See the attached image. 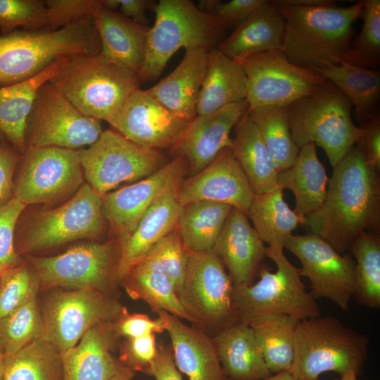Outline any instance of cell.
I'll return each mask as SVG.
<instances>
[{
    "label": "cell",
    "instance_id": "obj_1",
    "mask_svg": "<svg viewBox=\"0 0 380 380\" xmlns=\"http://www.w3.org/2000/svg\"><path fill=\"white\" fill-rule=\"evenodd\" d=\"M303 224L341 254L362 232L379 233V176L357 146L333 168L323 204Z\"/></svg>",
    "mask_w": 380,
    "mask_h": 380
},
{
    "label": "cell",
    "instance_id": "obj_2",
    "mask_svg": "<svg viewBox=\"0 0 380 380\" xmlns=\"http://www.w3.org/2000/svg\"><path fill=\"white\" fill-rule=\"evenodd\" d=\"M273 2L285 20L281 51L291 63L315 71L345 61L355 36L353 23L361 17L362 1L347 7L334 1L315 6Z\"/></svg>",
    "mask_w": 380,
    "mask_h": 380
},
{
    "label": "cell",
    "instance_id": "obj_3",
    "mask_svg": "<svg viewBox=\"0 0 380 380\" xmlns=\"http://www.w3.org/2000/svg\"><path fill=\"white\" fill-rule=\"evenodd\" d=\"M101 49L91 16L55 30L18 29L1 34L0 87L30 79L64 56L96 54Z\"/></svg>",
    "mask_w": 380,
    "mask_h": 380
},
{
    "label": "cell",
    "instance_id": "obj_4",
    "mask_svg": "<svg viewBox=\"0 0 380 380\" xmlns=\"http://www.w3.org/2000/svg\"><path fill=\"white\" fill-rule=\"evenodd\" d=\"M49 82L83 114L110 125L140 88L137 75L96 54H73Z\"/></svg>",
    "mask_w": 380,
    "mask_h": 380
},
{
    "label": "cell",
    "instance_id": "obj_5",
    "mask_svg": "<svg viewBox=\"0 0 380 380\" xmlns=\"http://www.w3.org/2000/svg\"><path fill=\"white\" fill-rule=\"evenodd\" d=\"M369 340L332 316L300 320L294 340V358L289 372L296 380L317 379L326 372L341 376L349 371L363 372Z\"/></svg>",
    "mask_w": 380,
    "mask_h": 380
},
{
    "label": "cell",
    "instance_id": "obj_6",
    "mask_svg": "<svg viewBox=\"0 0 380 380\" xmlns=\"http://www.w3.org/2000/svg\"><path fill=\"white\" fill-rule=\"evenodd\" d=\"M156 18L149 28L139 81L156 80L170 58L184 48H217L225 37V29L210 13L191 0H160L154 8Z\"/></svg>",
    "mask_w": 380,
    "mask_h": 380
},
{
    "label": "cell",
    "instance_id": "obj_7",
    "mask_svg": "<svg viewBox=\"0 0 380 380\" xmlns=\"http://www.w3.org/2000/svg\"><path fill=\"white\" fill-rule=\"evenodd\" d=\"M352 108L346 95L327 80L315 92L286 107L293 141L299 148L310 143L321 147L334 168L363 132L353 122Z\"/></svg>",
    "mask_w": 380,
    "mask_h": 380
},
{
    "label": "cell",
    "instance_id": "obj_8",
    "mask_svg": "<svg viewBox=\"0 0 380 380\" xmlns=\"http://www.w3.org/2000/svg\"><path fill=\"white\" fill-rule=\"evenodd\" d=\"M282 247H266L265 255L276 264L272 272L260 267V280L251 285L234 284L233 301L238 320L248 324L267 313H284L298 319L321 316L320 309L302 282L300 270L284 254Z\"/></svg>",
    "mask_w": 380,
    "mask_h": 380
},
{
    "label": "cell",
    "instance_id": "obj_9",
    "mask_svg": "<svg viewBox=\"0 0 380 380\" xmlns=\"http://www.w3.org/2000/svg\"><path fill=\"white\" fill-rule=\"evenodd\" d=\"M121 241L75 246L50 257L30 260L41 291L56 288L91 289L113 296L118 279Z\"/></svg>",
    "mask_w": 380,
    "mask_h": 380
},
{
    "label": "cell",
    "instance_id": "obj_10",
    "mask_svg": "<svg viewBox=\"0 0 380 380\" xmlns=\"http://www.w3.org/2000/svg\"><path fill=\"white\" fill-rule=\"evenodd\" d=\"M39 308L42 338L60 354L92 327L114 322L127 310L113 296L91 289L51 291Z\"/></svg>",
    "mask_w": 380,
    "mask_h": 380
},
{
    "label": "cell",
    "instance_id": "obj_11",
    "mask_svg": "<svg viewBox=\"0 0 380 380\" xmlns=\"http://www.w3.org/2000/svg\"><path fill=\"white\" fill-rule=\"evenodd\" d=\"M234 283L213 251H189L179 300L194 324L216 334L238 320L233 301Z\"/></svg>",
    "mask_w": 380,
    "mask_h": 380
},
{
    "label": "cell",
    "instance_id": "obj_12",
    "mask_svg": "<svg viewBox=\"0 0 380 380\" xmlns=\"http://www.w3.org/2000/svg\"><path fill=\"white\" fill-rule=\"evenodd\" d=\"M80 155L88 184L101 196L123 182L151 175L169 162L161 150L139 146L113 129L103 131Z\"/></svg>",
    "mask_w": 380,
    "mask_h": 380
},
{
    "label": "cell",
    "instance_id": "obj_13",
    "mask_svg": "<svg viewBox=\"0 0 380 380\" xmlns=\"http://www.w3.org/2000/svg\"><path fill=\"white\" fill-rule=\"evenodd\" d=\"M247 82L249 108L288 106L318 90L327 80L317 72L291 63L281 50L234 58Z\"/></svg>",
    "mask_w": 380,
    "mask_h": 380
},
{
    "label": "cell",
    "instance_id": "obj_14",
    "mask_svg": "<svg viewBox=\"0 0 380 380\" xmlns=\"http://www.w3.org/2000/svg\"><path fill=\"white\" fill-rule=\"evenodd\" d=\"M102 132L101 120L80 112L49 81L39 87L27 120V146L77 150Z\"/></svg>",
    "mask_w": 380,
    "mask_h": 380
},
{
    "label": "cell",
    "instance_id": "obj_15",
    "mask_svg": "<svg viewBox=\"0 0 380 380\" xmlns=\"http://www.w3.org/2000/svg\"><path fill=\"white\" fill-rule=\"evenodd\" d=\"M103 197L88 184L61 206L41 213L15 245L18 255L83 238H96L105 227Z\"/></svg>",
    "mask_w": 380,
    "mask_h": 380
},
{
    "label": "cell",
    "instance_id": "obj_16",
    "mask_svg": "<svg viewBox=\"0 0 380 380\" xmlns=\"http://www.w3.org/2000/svg\"><path fill=\"white\" fill-rule=\"evenodd\" d=\"M23 154L13 196L26 205L57 200L83 181L80 150L27 146Z\"/></svg>",
    "mask_w": 380,
    "mask_h": 380
},
{
    "label": "cell",
    "instance_id": "obj_17",
    "mask_svg": "<svg viewBox=\"0 0 380 380\" xmlns=\"http://www.w3.org/2000/svg\"><path fill=\"white\" fill-rule=\"evenodd\" d=\"M284 248L300 260V276L310 280V293L314 298H327L343 311L349 308L356 283L355 262L351 257L338 253L310 232L291 235Z\"/></svg>",
    "mask_w": 380,
    "mask_h": 380
},
{
    "label": "cell",
    "instance_id": "obj_18",
    "mask_svg": "<svg viewBox=\"0 0 380 380\" xmlns=\"http://www.w3.org/2000/svg\"><path fill=\"white\" fill-rule=\"evenodd\" d=\"M187 172V160L177 155L151 175L103 196V215L116 237L127 238L155 201L180 186Z\"/></svg>",
    "mask_w": 380,
    "mask_h": 380
},
{
    "label": "cell",
    "instance_id": "obj_19",
    "mask_svg": "<svg viewBox=\"0 0 380 380\" xmlns=\"http://www.w3.org/2000/svg\"><path fill=\"white\" fill-rule=\"evenodd\" d=\"M188 124L163 106L147 90L139 88L128 98L110 125L139 146L172 151Z\"/></svg>",
    "mask_w": 380,
    "mask_h": 380
},
{
    "label": "cell",
    "instance_id": "obj_20",
    "mask_svg": "<svg viewBox=\"0 0 380 380\" xmlns=\"http://www.w3.org/2000/svg\"><path fill=\"white\" fill-rule=\"evenodd\" d=\"M253 196L232 148L222 150L210 164L184 180L177 189L178 199L182 205L192 201L209 200L227 203L246 215Z\"/></svg>",
    "mask_w": 380,
    "mask_h": 380
},
{
    "label": "cell",
    "instance_id": "obj_21",
    "mask_svg": "<svg viewBox=\"0 0 380 380\" xmlns=\"http://www.w3.org/2000/svg\"><path fill=\"white\" fill-rule=\"evenodd\" d=\"M246 99L231 103L190 122L171 151L187 160L191 176L198 173L225 148H232V129L247 112Z\"/></svg>",
    "mask_w": 380,
    "mask_h": 380
},
{
    "label": "cell",
    "instance_id": "obj_22",
    "mask_svg": "<svg viewBox=\"0 0 380 380\" xmlns=\"http://www.w3.org/2000/svg\"><path fill=\"white\" fill-rule=\"evenodd\" d=\"M266 247L247 215L232 207L211 251L229 271L234 284H252Z\"/></svg>",
    "mask_w": 380,
    "mask_h": 380
},
{
    "label": "cell",
    "instance_id": "obj_23",
    "mask_svg": "<svg viewBox=\"0 0 380 380\" xmlns=\"http://www.w3.org/2000/svg\"><path fill=\"white\" fill-rule=\"evenodd\" d=\"M91 18L100 38L101 55L138 77L145 57L150 27L106 8L101 0Z\"/></svg>",
    "mask_w": 380,
    "mask_h": 380
},
{
    "label": "cell",
    "instance_id": "obj_24",
    "mask_svg": "<svg viewBox=\"0 0 380 380\" xmlns=\"http://www.w3.org/2000/svg\"><path fill=\"white\" fill-rule=\"evenodd\" d=\"M158 314L167 322L172 355L178 370L189 380H227L213 338L165 311Z\"/></svg>",
    "mask_w": 380,
    "mask_h": 380
},
{
    "label": "cell",
    "instance_id": "obj_25",
    "mask_svg": "<svg viewBox=\"0 0 380 380\" xmlns=\"http://www.w3.org/2000/svg\"><path fill=\"white\" fill-rule=\"evenodd\" d=\"M208 51L185 50L180 63L147 91L177 117L189 123L197 116V101L208 63Z\"/></svg>",
    "mask_w": 380,
    "mask_h": 380
},
{
    "label": "cell",
    "instance_id": "obj_26",
    "mask_svg": "<svg viewBox=\"0 0 380 380\" xmlns=\"http://www.w3.org/2000/svg\"><path fill=\"white\" fill-rule=\"evenodd\" d=\"M113 322L92 327L74 347L61 354L63 380H110L118 372L122 365L111 353L118 339Z\"/></svg>",
    "mask_w": 380,
    "mask_h": 380
},
{
    "label": "cell",
    "instance_id": "obj_27",
    "mask_svg": "<svg viewBox=\"0 0 380 380\" xmlns=\"http://www.w3.org/2000/svg\"><path fill=\"white\" fill-rule=\"evenodd\" d=\"M222 371L229 380H262L273 374L268 369L253 329L237 320L212 338Z\"/></svg>",
    "mask_w": 380,
    "mask_h": 380
},
{
    "label": "cell",
    "instance_id": "obj_28",
    "mask_svg": "<svg viewBox=\"0 0 380 380\" xmlns=\"http://www.w3.org/2000/svg\"><path fill=\"white\" fill-rule=\"evenodd\" d=\"M177 189L169 191L155 201L141 217L135 229L121 241L119 282L151 246L175 229L182 206L178 199Z\"/></svg>",
    "mask_w": 380,
    "mask_h": 380
},
{
    "label": "cell",
    "instance_id": "obj_29",
    "mask_svg": "<svg viewBox=\"0 0 380 380\" xmlns=\"http://www.w3.org/2000/svg\"><path fill=\"white\" fill-rule=\"evenodd\" d=\"M65 57L30 79L0 87V130L20 153H24L27 148V123L37 92L59 72Z\"/></svg>",
    "mask_w": 380,
    "mask_h": 380
},
{
    "label": "cell",
    "instance_id": "obj_30",
    "mask_svg": "<svg viewBox=\"0 0 380 380\" xmlns=\"http://www.w3.org/2000/svg\"><path fill=\"white\" fill-rule=\"evenodd\" d=\"M285 20L273 1L239 25L217 49L232 59L271 50H281Z\"/></svg>",
    "mask_w": 380,
    "mask_h": 380
},
{
    "label": "cell",
    "instance_id": "obj_31",
    "mask_svg": "<svg viewBox=\"0 0 380 380\" xmlns=\"http://www.w3.org/2000/svg\"><path fill=\"white\" fill-rule=\"evenodd\" d=\"M328 182L326 170L312 143L301 147L296 162L277 174V186L292 191L296 199L293 211L303 222L307 215L323 204Z\"/></svg>",
    "mask_w": 380,
    "mask_h": 380
},
{
    "label": "cell",
    "instance_id": "obj_32",
    "mask_svg": "<svg viewBox=\"0 0 380 380\" xmlns=\"http://www.w3.org/2000/svg\"><path fill=\"white\" fill-rule=\"evenodd\" d=\"M246 94V77L241 67L217 48L210 50L198 97L197 115L210 114L244 100Z\"/></svg>",
    "mask_w": 380,
    "mask_h": 380
},
{
    "label": "cell",
    "instance_id": "obj_33",
    "mask_svg": "<svg viewBox=\"0 0 380 380\" xmlns=\"http://www.w3.org/2000/svg\"><path fill=\"white\" fill-rule=\"evenodd\" d=\"M232 149L254 194L277 186L278 171L274 160L248 110L235 126Z\"/></svg>",
    "mask_w": 380,
    "mask_h": 380
},
{
    "label": "cell",
    "instance_id": "obj_34",
    "mask_svg": "<svg viewBox=\"0 0 380 380\" xmlns=\"http://www.w3.org/2000/svg\"><path fill=\"white\" fill-rule=\"evenodd\" d=\"M232 208L209 200L183 205L175 228L186 249L192 252L212 251Z\"/></svg>",
    "mask_w": 380,
    "mask_h": 380
},
{
    "label": "cell",
    "instance_id": "obj_35",
    "mask_svg": "<svg viewBox=\"0 0 380 380\" xmlns=\"http://www.w3.org/2000/svg\"><path fill=\"white\" fill-rule=\"evenodd\" d=\"M298 317L284 313H267L253 318L248 324L270 371H289L294 358V340Z\"/></svg>",
    "mask_w": 380,
    "mask_h": 380
},
{
    "label": "cell",
    "instance_id": "obj_36",
    "mask_svg": "<svg viewBox=\"0 0 380 380\" xmlns=\"http://www.w3.org/2000/svg\"><path fill=\"white\" fill-rule=\"evenodd\" d=\"M263 242L284 248L287 239L303 220L291 210L284 200L283 189L254 194L247 213Z\"/></svg>",
    "mask_w": 380,
    "mask_h": 380
},
{
    "label": "cell",
    "instance_id": "obj_37",
    "mask_svg": "<svg viewBox=\"0 0 380 380\" xmlns=\"http://www.w3.org/2000/svg\"><path fill=\"white\" fill-rule=\"evenodd\" d=\"M326 80L334 83L350 99L357 117L363 120L370 118L380 98V72L341 62L316 70Z\"/></svg>",
    "mask_w": 380,
    "mask_h": 380
},
{
    "label": "cell",
    "instance_id": "obj_38",
    "mask_svg": "<svg viewBox=\"0 0 380 380\" xmlns=\"http://www.w3.org/2000/svg\"><path fill=\"white\" fill-rule=\"evenodd\" d=\"M120 283L131 298L146 302L153 312L165 311L194 323L182 305L173 283L166 276L134 267Z\"/></svg>",
    "mask_w": 380,
    "mask_h": 380
},
{
    "label": "cell",
    "instance_id": "obj_39",
    "mask_svg": "<svg viewBox=\"0 0 380 380\" xmlns=\"http://www.w3.org/2000/svg\"><path fill=\"white\" fill-rule=\"evenodd\" d=\"M286 107L267 106L248 110L250 118L258 127L274 160L278 172L291 166L300 151L291 137Z\"/></svg>",
    "mask_w": 380,
    "mask_h": 380
},
{
    "label": "cell",
    "instance_id": "obj_40",
    "mask_svg": "<svg viewBox=\"0 0 380 380\" xmlns=\"http://www.w3.org/2000/svg\"><path fill=\"white\" fill-rule=\"evenodd\" d=\"M3 380H63L61 355L39 338L6 357Z\"/></svg>",
    "mask_w": 380,
    "mask_h": 380
},
{
    "label": "cell",
    "instance_id": "obj_41",
    "mask_svg": "<svg viewBox=\"0 0 380 380\" xmlns=\"http://www.w3.org/2000/svg\"><path fill=\"white\" fill-rule=\"evenodd\" d=\"M355 258V290L359 305L380 308V239L379 235L362 232L349 248Z\"/></svg>",
    "mask_w": 380,
    "mask_h": 380
},
{
    "label": "cell",
    "instance_id": "obj_42",
    "mask_svg": "<svg viewBox=\"0 0 380 380\" xmlns=\"http://www.w3.org/2000/svg\"><path fill=\"white\" fill-rule=\"evenodd\" d=\"M42 323L37 297L0 319V348L6 357L14 355L42 338Z\"/></svg>",
    "mask_w": 380,
    "mask_h": 380
},
{
    "label": "cell",
    "instance_id": "obj_43",
    "mask_svg": "<svg viewBox=\"0 0 380 380\" xmlns=\"http://www.w3.org/2000/svg\"><path fill=\"white\" fill-rule=\"evenodd\" d=\"M189 251L176 228L151 246L132 268L162 274L179 291L186 272Z\"/></svg>",
    "mask_w": 380,
    "mask_h": 380
},
{
    "label": "cell",
    "instance_id": "obj_44",
    "mask_svg": "<svg viewBox=\"0 0 380 380\" xmlns=\"http://www.w3.org/2000/svg\"><path fill=\"white\" fill-rule=\"evenodd\" d=\"M362 3V27L353 38L343 62L374 69L380 64V0H364Z\"/></svg>",
    "mask_w": 380,
    "mask_h": 380
},
{
    "label": "cell",
    "instance_id": "obj_45",
    "mask_svg": "<svg viewBox=\"0 0 380 380\" xmlns=\"http://www.w3.org/2000/svg\"><path fill=\"white\" fill-rule=\"evenodd\" d=\"M38 278L25 264H18L3 270L0 276V319L37 297Z\"/></svg>",
    "mask_w": 380,
    "mask_h": 380
},
{
    "label": "cell",
    "instance_id": "obj_46",
    "mask_svg": "<svg viewBox=\"0 0 380 380\" xmlns=\"http://www.w3.org/2000/svg\"><path fill=\"white\" fill-rule=\"evenodd\" d=\"M22 30L47 29L44 0H0L1 34Z\"/></svg>",
    "mask_w": 380,
    "mask_h": 380
},
{
    "label": "cell",
    "instance_id": "obj_47",
    "mask_svg": "<svg viewBox=\"0 0 380 380\" xmlns=\"http://www.w3.org/2000/svg\"><path fill=\"white\" fill-rule=\"evenodd\" d=\"M26 205L13 196L0 204V269L20 263L14 245V232L18 220Z\"/></svg>",
    "mask_w": 380,
    "mask_h": 380
},
{
    "label": "cell",
    "instance_id": "obj_48",
    "mask_svg": "<svg viewBox=\"0 0 380 380\" xmlns=\"http://www.w3.org/2000/svg\"><path fill=\"white\" fill-rule=\"evenodd\" d=\"M100 0H44L47 29L55 30L91 16Z\"/></svg>",
    "mask_w": 380,
    "mask_h": 380
},
{
    "label": "cell",
    "instance_id": "obj_49",
    "mask_svg": "<svg viewBox=\"0 0 380 380\" xmlns=\"http://www.w3.org/2000/svg\"><path fill=\"white\" fill-rule=\"evenodd\" d=\"M157 353L154 334L125 338L120 346V362L133 370L148 374Z\"/></svg>",
    "mask_w": 380,
    "mask_h": 380
},
{
    "label": "cell",
    "instance_id": "obj_50",
    "mask_svg": "<svg viewBox=\"0 0 380 380\" xmlns=\"http://www.w3.org/2000/svg\"><path fill=\"white\" fill-rule=\"evenodd\" d=\"M156 319L140 313H129L127 310L122 312L113 322V329L117 338H136L150 334L166 331L167 322L158 314Z\"/></svg>",
    "mask_w": 380,
    "mask_h": 380
},
{
    "label": "cell",
    "instance_id": "obj_51",
    "mask_svg": "<svg viewBox=\"0 0 380 380\" xmlns=\"http://www.w3.org/2000/svg\"><path fill=\"white\" fill-rule=\"evenodd\" d=\"M267 0L215 1L210 14L226 29H236L252 14L265 6Z\"/></svg>",
    "mask_w": 380,
    "mask_h": 380
},
{
    "label": "cell",
    "instance_id": "obj_52",
    "mask_svg": "<svg viewBox=\"0 0 380 380\" xmlns=\"http://www.w3.org/2000/svg\"><path fill=\"white\" fill-rule=\"evenodd\" d=\"M362 136L356 143L367 161L377 170L380 169V117L372 115L361 126Z\"/></svg>",
    "mask_w": 380,
    "mask_h": 380
},
{
    "label": "cell",
    "instance_id": "obj_53",
    "mask_svg": "<svg viewBox=\"0 0 380 380\" xmlns=\"http://www.w3.org/2000/svg\"><path fill=\"white\" fill-rule=\"evenodd\" d=\"M18 153L8 142L0 147V204L13 196V176L20 160Z\"/></svg>",
    "mask_w": 380,
    "mask_h": 380
},
{
    "label": "cell",
    "instance_id": "obj_54",
    "mask_svg": "<svg viewBox=\"0 0 380 380\" xmlns=\"http://www.w3.org/2000/svg\"><path fill=\"white\" fill-rule=\"evenodd\" d=\"M148 375L152 376L155 380H183L175 365L172 352L163 345L157 347L156 355Z\"/></svg>",
    "mask_w": 380,
    "mask_h": 380
},
{
    "label": "cell",
    "instance_id": "obj_55",
    "mask_svg": "<svg viewBox=\"0 0 380 380\" xmlns=\"http://www.w3.org/2000/svg\"><path fill=\"white\" fill-rule=\"evenodd\" d=\"M122 15L134 22L148 26L146 11L153 8L154 1L150 0H119Z\"/></svg>",
    "mask_w": 380,
    "mask_h": 380
},
{
    "label": "cell",
    "instance_id": "obj_56",
    "mask_svg": "<svg viewBox=\"0 0 380 380\" xmlns=\"http://www.w3.org/2000/svg\"><path fill=\"white\" fill-rule=\"evenodd\" d=\"M288 4L300 6H315L329 4L331 0H284Z\"/></svg>",
    "mask_w": 380,
    "mask_h": 380
},
{
    "label": "cell",
    "instance_id": "obj_57",
    "mask_svg": "<svg viewBox=\"0 0 380 380\" xmlns=\"http://www.w3.org/2000/svg\"><path fill=\"white\" fill-rule=\"evenodd\" d=\"M134 375L135 372L124 365H122L118 372L110 380H132Z\"/></svg>",
    "mask_w": 380,
    "mask_h": 380
},
{
    "label": "cell",
    "instance_id": "obj_58",
    "mask_svg": "<svg viewBox=\"0 0 380 380\" xmlns=\"http://www.w3.org/2000/svg\"><path fill=\"white\" fill-rule=\"evenodd\" d=\"M229 380V379H227ZM262 380H296L289 371H282Z\"/></svg>",
    "mask_w": 380,
    "mask_h": 380
},
{
    "label": "cell",
    "instance_id": "obj_59",
    "mask_svg": "<svg viewBox=\"0 0 380 380\" xmlns=\"http://www.w3.org/2000/svg\"><path fill=\"white\" fill-rule=\"evenodd\" d=\"M102 5L107 9L115 11L120 6L119 0H101Z\"/></svg>",
    "mask_w": 380,
    "mask_h": 380
},
{
    "label": "cell",
    "instance_id": "obj_60",
    "mask_svg": "<svg viewBox=\"0 0 380 380\" xmlns=\"http://www.w3.org/2000/svg\"><path fill=\"white\" fill-rule=\"evenodd\" d=\"M5 360L6 356L0 348V380H3L5 372Z\"/></svg>",
    "mask_w": 380,
    "mask_h": 380
},
{
    "label": "cell",
    "instance_id": "obj_61",
    "mask_svg": "<svg viewBox=\"0 0 380 380\" xmlns=\"http://www.w3.org/2000/svg\"><path fill=\"white\" fill-rule=\"evenodd\" d=\"M357 374L353 371H349L346 373L343 376H341V379L335 380H357Z\"/></svg>",
    "mask_w": 380,
    "mask_h": 380
},
{
    "label": "cell",
    "instance_id": "obj_62",
    "mask_svg": "<svg viewBox=\"0 0 380 380\" xmlns=\"http://www.w3.org/2000/svg\"><path fill=\"white\" fill-rule=\"evenodd\" d=\"M5 140H6V139L2 132L0 130V147L5 143Z\"/></svg>",
    "mask_w": 380,
    "mask_h": 380
},
{
    "label": "cell",
    "instance_id": "obj_63",
    "mask_svg": "<svg viewBox=\"0 0 380 380\" xmlns=\"http://www.w3.org/2000/svg\"><path fill=\"white\" fill-rule=\"evenodd\" d=\"M299 380H319L318 379H302Z\"/></svg>",
    "mask_w": 380,
    "mask_h": 380
},
{
    "label": "cell",
    "instance_id": "obj_64",
    "mask_svg": "<svg viewBox=\"0 0 380 380\" xmlns=\"http://www.w3.org/2000/svg\"><path fill=\"white\" fill-rule=\"evenodd\" d=\"M3 270H4L0 269V276H1V273H2V272H3Z\"/></svg>",
    "mask_w": 380,
    "mask_h": 380
}]
</instances>
